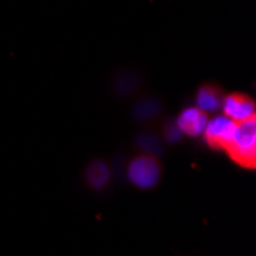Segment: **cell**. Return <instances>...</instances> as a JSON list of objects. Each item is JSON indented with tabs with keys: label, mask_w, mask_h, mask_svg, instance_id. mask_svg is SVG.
I'll return each instance as SVG.
<instances>
[{
	"label": "cell",
	"mask_w": 256,
	"mask_h": 256,
	"mask_svg": "<svg viewBox=\"0 0 256 256\" xmlns=\"http://www.w3.org/2000/svg\"><path fill=\"white\" fill-rule=\"evenodd\" d=\"M234 161L244 168H254L256 162V118L238 123L230 143L224 149Z\"/></svg>",
	"instance_id": "6da1fadb"
},
{
	"label": "cell",
	"mask_w": 256,
	"mask_h": 256,
	"mask_svg": "<svg viewBox=\"0 0 256 256\" xmlns=\"http://www.w3.org/2000/svg\"><path fill=\"white\" fill-rule=\"evenodd\" d=\"M161 169L158 161L150 155L135 156L128 166L129 181L140 189H152L158 182Z\"/></svg>",
	"instance_id": "7a4b0ae2"
},
{
	"label": "cell",
	"mask_w": 256,
	"mask_h": 256,
	"mask_svg": "<svg viewBox=\"0 0 256 256\" xmlns=\"http://www.w3.org/2000/svg\"><path fill=\"white\" fill-rule=\"evenodd\" d=\"M236 124L238 123L227 118L226 115H216V117L207 120L202 135L206 138V142L212 148L226 149L235 134Z\"/></svg>",
	"instance_id": "3957f363"
},
{
	"label": "cell",
	"mask_w": 256,
	"mask_h": 256,
	"mask_svg": "<svg viewBox=\"0 0 256 256\" xmlns=\"http://www.w3.org/2000/svg\"><path fill=\"white\" fill-rule=\"evenodd\" d=\"M222 115L235 123H244L254 118L256 108L252 98L242 94H230L222 100Z\"/></svg>",
	"instance_id": "277c9868"
},
{
	"label": "cell",
	"mask_w": 256,
	"mask_h": 256,
	"mask_svg": "<svg viewBox=\"0 0 256 256\" xmlns=\"http://www.w3.org/2000/svg\"><path fill=\"white\" fill-rule=\"evenodd\" d=\"M207 114L200 110L196 106L192 108H186L175 120L178 129L181 130L182 135H189V136H200L204 132V128L207 124Z\"/></svg>",
	"instance_id": "5b68a950"
},
{
	"label": "cell",
	"mask_w": 256,
	"mask_h": 256,
	"mask_svg": "<svg viewBox=\"0 0 256 256\" xmlns=\"http://www.w3.org/2000/svg\"><path fill=\"white\" fill-rule=\"evenodd\" d=\"M222 100L221 92L210 84L200 88L196 92V108L204 114L218 112L222 106Z\"/></svg>",
	"instance_id": "8992f818"
},
{
	"label": "cell",
	"mask_w": 256,
	"mask_h": 256,
	"mask_svg": "<svg viewBox=\"0 0 256 256\" xmlns=\"http://www.w3.org/2000/svg\"><path fill=\"white\" fill-rule=\"evenodd\" d=\"M86 176H88V181H89V184L92 186V188H94V189H102V188H104V186L109 182L110 172H109V168L106 166V162L96 161V162H92V164L88 168Z\"/></svg>",
	"instance_id": "52a82bcc"
},
{
	"label": "cell",
	"mask_w": 256,
	"mask_h": 256,
	"mask_svg": "<svg viewBox=\"0 0 256 256\" xmlns=\"http://www.w3.org/2000/svg\"><path fill=\"white\" fill-rule=\"evenodd\" d=\"M161 106L156 100L154 98H144L142 102H138L136 106L134 108V117L138 122H146L149 118H154L155 115H158Z\"/></svg>",
	"instance_id": "ba28073f"
},
{
	"label": "cell",
	"mask_w": 256,
	"mask_h": 256,
	"mask_svg": "<svg viewBox=\"0 0 256 256\" xmlns=\"http://www.w3.org/2000/svg\"><path fill=\"white\" fill-rule=\"evenodd\" d=\"M136 144L140 146V149H143L146 152V155H158L160 152H162V143L161 140L150 134V132H143L136 136Z\"/></svg>",
	"instance_id": "9c48e42d"
},
{
	"label": "cell",
	"mask_w": 256,
	"mask_h": 256,
	"mask_svg": "<svg viewBox=\"0 0 256 256\" xmlns=\"http://www.w3.org/2000/svg\"><path fill=\"white\" fill-rule=\"evenodd\" d=\"M181 138H182V134L178 129L176 123L175 122H169L164 126V140H166L168 143H178Z\"/></svg>",
	"instance_id": "30bf717a"
}]
</instances>
